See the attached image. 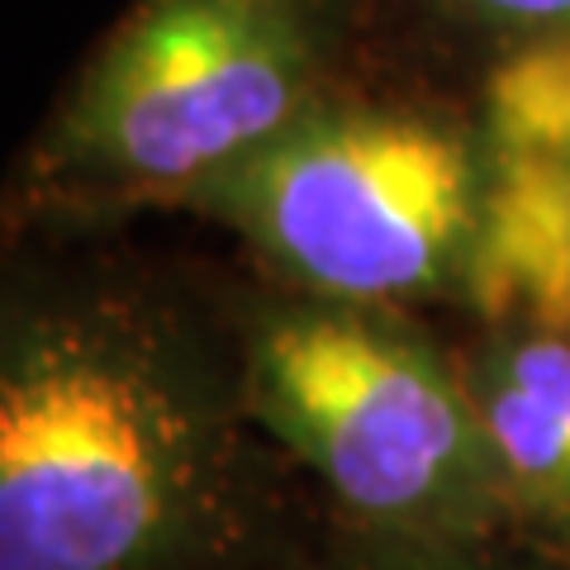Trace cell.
Listing matches in <instances>:
<instances>
[{
	"label": "cell",
	"mask_w": 570,
	"mask_h": 570,
	"mask_svg": "<svg viewBox=\"0 0 570 570\" xmlns=\"http://www.w3.org/2000/svg\"><path fill=\"white\" fill-rule=\"evenodd\" d=\"M224 400L190 333L124 285L10 305L0 570H157L209 532Z\"/></svg>",
	"instance_id": "1"
},
{
	"label": "cell",
	"mask_w": 570,
	"mask_h": 570,
	"mask_svg": "<svg viewBox=\"0 0 570 570\" xmlns=\"http://www.w3.org/2000/svg\"><path fill=\"white\" fill-rule=\"evenodd\" d=\"M376 52L371 0H129L14 171L24 219L190 200Z\"/></svg>",
	"instance_id": "2"
},
{
	"label": "cell",
	"mask_w": 570,
	"mask_h": 570,
	"mask_svg": "<svg viewBox=\"0 0 570 570\" xmlns=\"http://www.w3.org/2000/svg\"><path fill=\"white\" fill-rule=\"evenodd\" d=\"M485 181L471 86L376 48L190 209L234 228L285 291L414 309L466 295Z\"/></svg>",
	"instance_id": "3"
},
{
	"label": "cell",
	"mask_w": 570,
	"mask_h": 570,
	"mask_svg": "<svg viewBox=\"0 0 570 570\" xmlns=\"http://www.w3.org/2000/svg\"><path fill=\"white\" fill-rule=\"evenodd\" d=\"M238 400L371 528L456 542L509 509L461 352L409 309L262 299L238 328Z\"/></svg>",
	"instance_id": "4"
},
{
	"label": "cell",
	"mask_w": 570,
	"mask_h": 570,
	"mask_svg": "<svg viewBox=\"0 0 570 570\" xmlns=\"http://www.w3.org/2000/svg\"><path fill=\"white\" fill-rule=\"evenodd\" d=\"M461 371L509 509L570 528V333L480 324Z\"/></svg>",
	"instance_id": "5"
},
{
	"label": "cell",
	"mask_w": 570,
	"mask_h": 570,
	"mask_svg": "<svg viewBox=\"0 0 570 570\" xmlns=\"http://www.w3.org/2000/svg\"><path fill=\"white\" fill-rule=\"evenodd\" d=\"M385 58L471 86L499 52L570 33V0H371Z\"/></svg>",
	"instance_id": "6"
},
{
	"label": "cell",
	"mask_w": 570,
	"mask_h": 570,
	"mask_svg": "<svg viewBox=\"0 0 570 570\" xmlns=\"http://www.w3.org/2000/svg\"><path fill=\"white\" fill-rule=\"evenodd\" d=\"M494 163H551L570 171V33L499 52L471 81Z\"/></svg>",
	"instance_id": "7"
},
{
	"label": "cell",
	"mask_w": 570,
	"mask_h": 570,
	"mask_svg": "<svg viewBox=\"0 0 570 570\" xmlns=\"http://www.w3.org/2000/svg\"><path fill=\"white\" fill-rule=\"evenodd\" d=\"M400 570H438V566H400Z\"/></svg>",
	"instance_id": "8"
}]
</instances>
